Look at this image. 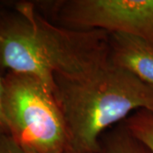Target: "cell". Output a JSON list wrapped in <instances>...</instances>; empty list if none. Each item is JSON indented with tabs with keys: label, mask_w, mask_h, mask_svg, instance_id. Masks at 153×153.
Returning <instances> with one entry per match:
<instances>
[{
	"label": "cell",
	"mask_w": 153,
	"mask_h": 153,
	"mask_svg": "<svg viewBox=\"0 0 153 153\" xmlns=\"http://www.w3.org/2000/svg\"><path fill=\"white\" fill-rule=\"evenodd\" d=\"M109 62V33L54 24L33 1L0 6V72L35 76L55 92V76H85Z\"/></svg>",
	"instance_id": "cell-1"
},
{
	"label": "cell",
	"mask_w": 153,
	"mask_h": 153,
	"mask_svg": "<svg viewBox=\"0 0 153 153\" xmlns=\"http://www.w3.org/2000/svg\"><path fill=\"white\" fill-rule=\"evenodd\" d=\"M55 83L72 147L78 152L100 153L106 130L139 110L153 113V88L110 62L85 76H55Z\"/></svg>",
	"instance_id": "cell-2"
},
{
	"label": "cell",
	"mask_w": 153,
	"mask_h": 153,
	"mask_svg": "<svg viewBox=\"0 0 153 153\" xmlns=\"http://www.w3.org/2000/svg\"><path fill=\"white\" fill-rule=\"evenodd\" d=\"M2 107L9 135L26 153L74 150L54 92L35 76L9 71L2 76Z\"/></svg>",
	"instance_id": "cell-3"
},
{
	"label": "cell",
	"mask_w": 153,
	"mask_h": 153,
	"mask_svg": "<svg viewBox=\"0 0 153 153\" xmlns=\"http://www.w3.org/2000/svg\"><path fill=\"white\" fill-rule=\"evenodd\" d=\"M49 21L71 30H101L153 43V0L33 1Z\"/></svg>",
	"instance_id": "cell-4"
},
{
	"label": "cell",
	"mask_w": 153,
	"mask_h": 153,
	"mask_svg": "<svg viewBox=\"0 0 153 153\" xmlns=\"http://www.w3.org/2000/svg\"><path fill=\"white\" fill-rule=\"evenodd\" d=\"M109 62L153 88V43L128 34L109 33Z\"/></svg>",
	"instance_id": "cell-5"
},
{
	"label": "cell",
	"mask_w": 153,
	"mask_h": 153,
	"mask_svg": "<svg viewBox=\"0 0 153 153\" xmlns=\"http://www.w3.org/2000/svg\"><path fill=\"white\" fill-rule=\"evenodd\" d=\"M100 153H152L120 123L105 132L100 139Z\"/></svg>",
	"instance_id": "cell-6"
},
{
	"label": "cell",
	"mask_w": 153,
	"mask_h": 153,
	"mask_svg": "<svg viewBox=\"0 0 153 153\" xmlns=\"http://www.w3.org/2000/svg\"><path fill=\"white\" fill-rule=\"evenodd\" d=\"M132 135L146 145L153 153V113L139 110L122 122Z\"/></svg>",
	"instance_id": "cell-7"
},
{
	"label": "cell",
	"mask_w": 153,
	"mask_h": 153,
	"mask_svg": "<svg viewBox=\"0 0 153 153\" xmlns=\"http://www.w3.org/2000/svg\"><path fill=\"white\" fill-rule=\"evenodd\" d=\"M0 153H26L18 146L8 134L0 131ZM67 153H85L72 150Z\"/></svg>",
	"instance_id": "cell-8"
},
{
	"label": "cell",
	"mask_w": 153,
	"mask_h": 153,
	"mask_svg": "<svg viewBox=\"0 0 153 153\" xmlns=\"http://www.w3.org/2000/svg\"><path fill=\"white\" fill-rule=\"evenodd\" d=\"M1 4H2V2H0V6H1ZM2 94H3V83H2V76L0 75V131L8 134L5 120H4V112H3V107H2Z\"/></svg>",
	"instance_id": "cell-9"
}]
</instances>
